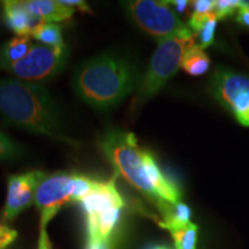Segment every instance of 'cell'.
Here are the masks:
<instances>
[{
    "instance_id": "cell-1",
    "label": "cell",
    "mask_w": 249,
    "mask_h": 249,
    "mask_svg": "<svg viewBox=\"0 0 249 249\" xmlns=\"http://www.w3.org/2000/svg\"><path fill=\"white\" fill-rule=\"evenodd\" d=\"M97 145L118 176L154 201L157 207L181 202L179 187L164 176L154 156L140 147L133 133L108 130L98 140Z\"/></svg>"
},
{
    "instance_id": "cell-2",
    "label": "cell",
    "mask_w": 249,
    "mask_h": 249,
    "mask_svg": "<svg viewBox=\"0 0 249 249\" xmlns=\"http://www.w3.org/2000/svg\"><path fill=\"white\" fill-rule=\"evenodd\" d=\"M0 114L18 128L76 144L65 134L60 108L43 85L0 79Z\"/></svg>"
},
{
    "instance_id": "cell-3",
    "label": "cell",
    "mask_w": 249,
    "mask_h": 249,
    "mask_svg": "<svg viewBox=\"0 0 249 249\" xmlns=\"http://www.w3.org/2000/svg\"><path fill=\"white\" fill-rule=\"evenodd\" d=\"M141 77L126 57L103 53L81 64L74 71L73 89L83 102L98 111L116 107L136 91Z\"/></svg>"
},
{
    "instance_id": "cell-4",
    "label": "cell",
    "mask_w": 249,
    "mask_h": 249,
    "mask_svg": "<svg viewBox=\"0 0 249 249\" xmlns=\"http://www.w3.org/2000/svg\"><path fill=\"white\" fill-rule=\"evenodd\" d=\"M79 203L86 213L87 242L110 240L124 207L116 177L107 181H95L91 191Z\"/></svg>"
},
{
    "instance_id": "cell-5",
    "label": "cell",
    "mask_w": 249,
    "mask_h": 249,
    "mask_svg": "<svg viewBox=\"0 0 249 249\" xmlns=\"http://www.w3.org/2000/svg\"><path fill=\"white\" fill-rule=\"evenodd\" d=\"M193 45H195L194 36H174L158 42L157 49L152 54L134 96L133 108L141 107L163 88L165 83L181 67L183 55Z\"/></svg>"
},
{
    "instance_id": "cell-6",
    "label": "cell",
    "mask_w": 249,
    "mask_h": 249,
    "mask_svg": "<svg viewBox=\"0 0 249 249\" xmlns=\"http://www.w3.org/2000/svg\"><path fill=\"white\" fill-rule=\"evenodd\" d=\"M95 181L77 173L45 174L35 192V204L40 213L39 227L48 226L64 205L82 200L91 191Z\"/></svg>"
},
{
    "instance_id": "cell-7",
    "label": "cell",
    "mask_w": 249,
    "mask_h": 249,
    "mask_svg": "<svg viewBox=\"0 0 249 249\" xmlns=\"http://www.w3.org/2000/svg\"><path fill=\"white\" fill-rule=\"evenodd\" d=\"M127 13L143 31L160 40L174 36L193 37L169 1L135 0L124 2Z\"/></svg>"
},
{
    "instance_id": "cell-8",
    "label": "cell",
    "mask_w": 249,
    "mask_h": 249,
    "mask_svg": "<svg viewBox=\"0 0 249 249\" xmlns=\"http://www.w3.org/2000/svg\"><path fill=\"white\" fill-rule=\"evenodd\" d=\"M68 58L67 46L52 48L43 44H34L22 60L15 62L5 71L23 82L38 83L53 79L62 71Z\"/></svg>"
},
{
    "instance_id": "cell-9",
    "label": "cell",
    "mask_w": 249,
    "mask_h": 249,
    "mask_svg": "<svg viewBox=\"0 0 249 249\" xmlns=\"http://www.w3.org/2000/svg\"><path fill=\"white\" fill-rule=\"evenodd\" d=\"M213 90L216 98L231 110L242 126H249V79L230 71H217Z\"/></svg>"
},
{
    "instance_id": "cell-10",
    "label": "cell",
    "mask_w": 249,
    "mask_h": 249,
    "mask_svg": "<svg viewBox=\"0 0 249 249\" xmlns=\"http://www.w3.org/2000/svg\"><path fill=\"white\" fill-rule=\"evenodd\" d=\"M45 176L42 171H29L22 174H11L7 179V196L2 213L5 222H13L22 211L35 203V192Z\"/></svg>"
},
{
    "instance_id": "cell-11",
    "label": "cell",
    "mask_w": 249,
    "mask_h": 249,
    "mask_svg": "<svg viewBox=\"0 0 249 249\" xmlns=\"http://www.w3.org/2000/svg\"><path fill=\"white\" fill-rule=\"evenodd\" d=\"M1 6L2 20L6 26L17 36L30 37L31 31L40 21L28 12L24 2L20 0H6L1 1Z\"/></svg>"
},
{
    "instance_id": "cell-12",
    "label": "cell",
    "mask_w": 249,
    "mask_h": 249,
    "mask_svg": "<svg viewBox=\"0 0 249 249\" xmlns=\"http://www.w3.org/2000/svg\"><path fill=\"white\" fill-rule=\"evenodd\" d=\"M23 2L28 12L40 22H62L75 13V8L61 5L59 0H28Z\"/></svg>"
},
{
    "instance_id": "cell-13",
    "label": "cell",
    "mask_w": 249,
    "mask_h": 249,
    "mask_svg": "<svg viewBox=\"0 0 249 249\" xmlns=\"http://www.w3.org/2000/svg\"><path fill=\"white\" fill-rule=\"evenodd\" d=\"M160 211L163 222L160 226L169 232L182 229L191 224L192 211L188 205L179 202V203H165L158 207Z\"/></svg>"
},
{
    "instance_id": "cell-14",
    "label": "cell",
    "mask_w": 249,
    "mask_h": 249,
    "mask_svg": "<svg viewBox=\"0 0 249 249\" xmlns=\"http://www.w3.org/2000/svg\"><path fill=\"white\" fill-rule=\"evenodd\" d=\"M34 44L35 43L31 42L30 37L17 36L0 45V70L4 71L15 62L22 60Z\"/></svg>"
},
{
    "instance_id": "cell-15",
    "label": "cell",
    "mask_w": 249,
    "mask_h": 249,
    "mask_svg": "<svg viewBox=\"0 0 249 249\" xmlns=\"http://www.w3.org/2000/svg\"><path fill=\"white\" fill-rule=\"evenodd\" d=\"M189 29L194 31L198 36V42L202 49L208 48L213 44L214 31L217 26V18L214 13H209L204 15L192 14L189 18Z\"/></svg>"
},
{
    "instance_id": "cell-16",
    "label": "cell",
    "mask_w": 249,
    "mask_h": 249,
    "mask_svg": "<svg viewBox=\"0 0 249 249\" xmlns=\"http://www.w3.org/2000/svg\"><path fill=\"white\" fill-rule=\"evenodd\" d=\"M210 59L198 44L193 45L186 51L181 61V68L193 76H198L209 70Z\"/></svg>"
},
{
    "instance_id": "cell-17",
    "label": "cell",
    "mask_w": 249,
    "mask_h": 249,
    "mask_svg": "<svg viewBox=\"0 0 249 249\" xmlns=\"http://www.w3.org/2000/svg\"><path fill=\"white\" fill-rule=\"evenodd\" d=\"M30 37L38 40L40 44L52 48H64V37L61 27L58 23L39 22L31 31Z\"/></svg>"
},
{
    "instance_id": "cell-18",
    "label": "cell",
    "mask_w": 249,
    "mask_h": 249,
    "mask_svg": "<svg viewBox=\"0 0 249 249\" xmlns=\"http://www.w3.org/2000/svg\"><path fill=\"white\" fill-rule=\"evenodd\" d=\"M198 227L195 224H188L182 229L170 232L177 249H196Z\"/></svg>"
},
{
    "instance_id": "cell-19",
    "label": "cell",
    "mask_w": 249,
    "mask_h": 249,
    "mask_svg": "<svg viewBox=\"0 0 249 249\" xmlns=\"http://www.w3.org/2000/svg\"><path fill=\"white\" fill-rule=\"evenodd\" d=\"M22 155V149L9 136L0 130V160H12Z\"/></svg>"
},
{
    "instance_id": "cell-20",
    "label": "cell",
    "mask_w": 249,
    "mask_h": 249,
    "mask_svg": "<svg viewBox=\"0 0 249 249\" xmlns=\"http://www.w3.org/2000/svg\"><path fill=\"white\" fill-rule=\"evenodd\" d=\"M240 5L241 1L239 0H217L214 1L213 13L216 15L217 20H220V18L233 14L236 8H240Z\"/></svg>"
},
{
    "instance_id": "cell-21",
    "label": "cell",
    "mask_w": 249,
    "mask_h": 249,
    "mask_svg": "<svg viewBox=\"0 0 249 249\" xmlns=\"http://www.w3.org/2000/svg\"><path fill=\"white\" fill-rule=\"evenodd\" d=\"M18 232L6 225L0 223V249H7L13 242L17 240Z\"/></svg>"
},
{
    "instance_id": "cell-22",
    "label": "cell",
    "mask_w": 249,
    "mask_h": 249,
    "mask_svg": "<svg viewBox=\"0 0 249 249\" xmlns=\"http://www.w3.org/2000/svg\"><path fill=\"white\" fill-rule=\"evenodd\" d=\"M214 7V1L213 0H196L193 1V14H198V15H204L209 14L213 12Z\"/></svg>"
},
{
    "instance_id": "cell-23",
    "label": "cell",
    "mask_w": 249,
    "mask_h": 249,
    "mask_svg": "<svg viewBox=\"0 0 249 249\" xmlns=\"http://www.w3.org/2000/svg\"><path fill=\"white\" fill-rule=\"evenodd\" d=\"M59 2L61 5L68 6V7H77L82 12H91L89 5L86 1H83V0H59Z\"/></svg>"
},
{
    "instance_id": "cell-24",
    "label": "cell",
    "mask_w": 249,
    "mask_h": 249,
    "mask_svg": "<svg viewBox=\"0 0 249 249\" xmlns=\"http://www.w3.org/2000/svg\"><path fill=\"white\" fill-rule=\"evenodd\" d=\"M37 249H53L49 239L48 232H46V227H39L38 247H37Z\"/></svg>"
},
{
    "instance_id": "cell-25",
    "label": "cell",
    "mask_w": 249,
    "mask_h": 249,
    "mask_svg": "<svg viewBox=\"0 0 249 249\" xmlns=\"http://www.w3.org/2000/svg\"><path fill=\"white\" fill-rule=\"evenodd\" d=\"M236 21H238L239 23H242L245 24V26L249 27V9L240 7L238 17H236Z\"/></svg>"
},
{
    "instance_id": "cell-26",
    "label": "cell",
    "mask_w": 249,
    "mask_h": 249,
    "mask_svg": "<svg viewBox=\"0 0 249 249\" xmlns=\"http://www.w3.org/2000/svg\"><path fill=\"white\" fill-rule=\"evenodd\" d=\"M169 2L172 7H174L179 12V13H183V12L186 11L187 6L189 4V1H187V0H172V1Z\"/></svg>"
},
{
    "instance_id": "cell-27",
    "label": "cell",
    "mask_w": 249,
    "mask_h": 249,
    "mask_svg": "<svg viewBox=\"0 0 249 249\" xmlns=\"http://www.w3.org/2000/svg\"><path fill=\"white\" fill-rule=\"evenodd\" d=\"M148 249H171L166 246H152V247H149Z\"/></svg>"
},
{
    "instance_id": "cell-28",
    "label": "cell",
    "mask_w": 249,
    "mask_h": 249,
    "mask_svg": "<svg viewBox=\"0 0 249 249\" xmlns=\"http://www.w3.org/2000/svg\"><path fill=\"white\" fill-rule=\"evenodd\" d=\"M240 7L246 8V9H249V1H241Z\"/></svg>"
}]
</instances>
